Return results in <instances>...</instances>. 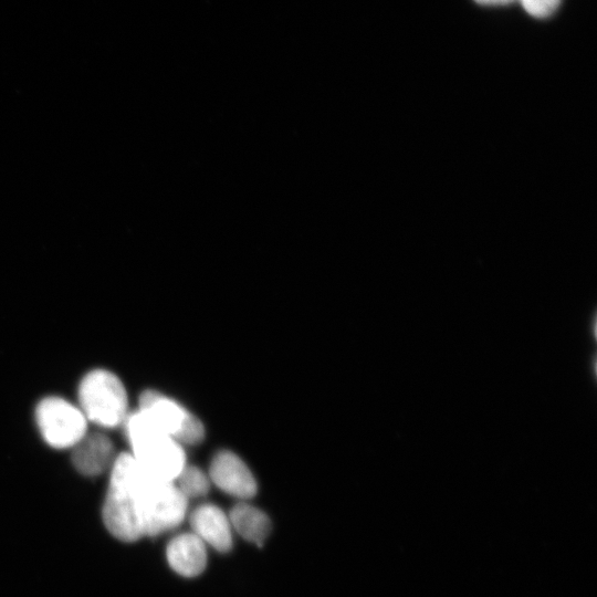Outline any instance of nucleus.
Returning <instances> with one entry per match:
<instances>
[{
    "instance_id": "obj_1",
    "label": "nucleus",
    "mask_w": 597,
    "mask_h": 597,
    "mask_svg": "<svg viewBox=\"0 0 597 597\" xmlns=\"http://www.w3.org/2000/svg\"><path fill=\"white\" fill-rule=\"evenodd\" d=\"M186 512L187 499L174 482L155 478L130 453L114 460L103 504L113 536L123 542L155 536L178 526Z\"/></svg>"
},
{
    "instance_id": "obj_2",
    "label": "nucleus",
    "mask_w": 597,
    "mask_h": 597,
    "mask_svg": "<svg viewBox=\"0 0 597 597\" xmlns=\"http://www.w3.org/2000/svg\"><path fill=\"white\" fill-rule=\"evenodd\" d=\"M132 457L155 478L174 482L186 467L182 446L137 410L125 419Z\"/></svg>"
},
{
    "instance_id": "obj_3",
    "label": "nucleus",
    "mask_w": 597,
    "mask_h": 597,
    "mask_svg": "<svg viewBox=\"0 0 597 597\" xmlns=\"http://www.w3.org/2000/svg\"><path fill=\"white\" fill-rule=\"evenodd\" d=\"M78 400L85 418L102 427H116L127 418V392L113 373L90 371L78 387Z\"/></svg>"
},
{
    "instance_id": "obj_4",
    "label": "nucleus",
    "mask_w": 597,
    "mask_h": 597,
    "mask_svg": "<svg viewBox=\"0 0 597 597\" xmlns=\"http://www.w3.org/2000/svg\"><path fill=\"white\" fill-rule=\"evenodd\" d=\"M142 411L155 426L182 444H197L205 437L201 421L174 399L156 390L139 397Z\"/></svg>"
},
{
    "instance_id": "obj_5",
    "label": "nucleus",
    "mask_w": 597,
    "mask_h": 597,
    "mask_svg": "<svg viewBox=\"0 0 597 597\" xmlns=\"http://www.w3.org/2000/svg\"><path fill=\"white\" fill-rule=\"evenodd\" d=\"M35 419L42 437L54 448L74 447L86 434L87 419L82 410L59 397L42 399Z\"/></svg>"
},
{
    "instance_id": "obj_6",
    "label": "nucleus",
    "mask_w": 597,
    "mask_h": 597,
    "mask_svg": "<svg viewBox=\"0 0 597 597\" xmlns=\"http://www.w3.org/2000/svg\"><path fill=\"white\" fill-rule=\"evenodd\" d=\"M209 479L223 492L241 500L254 496L258 490L251 470L239 455L229 450L218 451L213 455Z\"/></svg>"
},
{
    "instance_id": "obj_7",
    "label": "nucleus",
    "mask_w": 597,
    "mask_h": 597,
    "mask_svg": "<svg viewBox=\"0 0 597 597\" xmlns=\"http://www.w3.org/2000/svg\"><path fill=\"white\" fill-rule=\"evenodd\" d=\"M190 524L193 533L214 549L227 553L232 547L231 523L224 512L212 504L197 507L191 516Z\"/></svg>"
},
{
    "instance_id": "obj_8",
    "label": "nucleus",
    "mask_w": 597,
    "mask_h": 597,
    "mask_svg": "<svg viewBox=\"0 0 597 597\" xmlns=\"http://www.w3.org/2000/svg\"><path fill=\"white\" fill-rule=\"evenodd\" d=\"M166 556L170 567L184 577L200 575L207 565L205 543L195 533H184L172 538Z\"/></svg>"
},
{
    "instance_id": "obj_9",
    "label": "nucleus",
    "mask_w": 597,
    "mask_h": 597,
    "mask_svg": "<svg viewBox=\"0 0 597 597\" xmlns=\"http://www.w3.org/2000/svg\"><path fill=\"white\" fill-rule=\"evenodd\" d=\"M72 448V462L85 475H97L113 465L112 442L102 433L85 434Z\"/></svg>"
},
{
    "instance_id": "obj_10",
    "label": "nucleus",
    "mask_w": 597,
    "mask_h": 597,
    "mask_svg": "<svg viewBox=\"0 0 597 597\" xmlns=\"http://www.w3.org/2000/svg\"><path fill=\"white\" fill-rule=\"evenodd\" d=\"M231 526L247 541L263 544L271 531L269 516L260 509L248 503H238L230 511Z\"/></svg>"
},
{
    "instance_id": "obj_11",
    "label": "nucleus",
    "mask_w": 597,
    "mask_h": 597,
    "mask_svg": "<svg viewBox=\"0 0 597 597\" xmlns=\"http://www.w3.org/2000/svg\"><path fill=\"white\" fill-rule=\"evenodd\" d=\"M176 480L179 482L177 486L187 499L202 496L210 488L209 475L195 465L186 464Z\"/></svg>"
},
{
    "instance_id": "obj_12",
    "label": "nucleus",
    "mask_w": 597,
    "mask_h": 597,
    "mask_svg": "<svg viewBox=\"0 0 597 597\" xmlns=\"http://www.w3.org/2000/svg\"><path fill=\"white\" fill-rule=\"evenodd\" d=\"M521 2L531 15L546 18L557 9L561 0H521Z\"/></svg>"
},
{
    "instance_id": "obj_13",
    "label": "nucleus",
    "mask_w": 597,
    "mask_h": 597,
    "mask_svg": "<svg viewBox=\"0 0 597 597\" xmlns=\"http://www.w3.org/2000/svg\"><path fill=\"white\" fill-rule=\"evenodd\" d=\"M474 1L481 4H506V3L513 2L514 0H474Z\"/></svg>"
}]
</instances>
